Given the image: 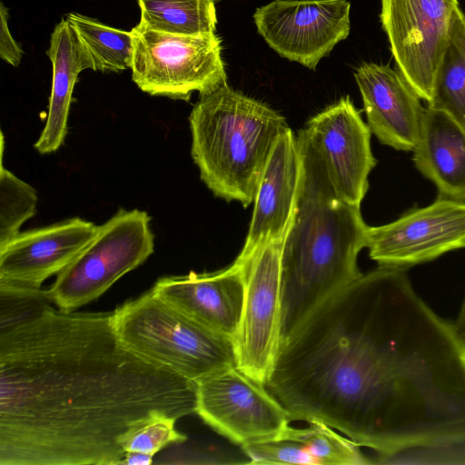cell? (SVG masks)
I'll list each match as a JSON object with an SVG mask.
<instances>
[{"instance_id": "8992f818", "label": "cell", "mask_w": 465, "mask_h": 465, "mask_svg": "<svg viewBox=\"0 0 465 465\" xmlns=\"http://www.w3.org/2000/svg\"><path fill=\"white\" fill-rule=\"evenodd\" d=\"M132 79L144 93L189 101L227 82L222 40L215 34L172 35L137 25L132 30Z\"/></svg>"}, {"instance_id": "ffe728a7", "label": "cell", "mask_w": 465, "mask_h": 465, "mask_svg": "<svg viewBox=\"0 0 465 465\" xmlns=\"http://www.w3.org/2000/svg\"><path fill=\"white\" fill-rule=\"evenodd\" d=\"M218 0H137L139 25L172 35H198L215 33Z\"/></svg>"}, {"instance_id": "d6986e66", "label": "cell", "mask_w": 465, "mask_h": 465, "mask_svg": "<svg viewBox=\"0 0 465 465\" xmlns=\"http://www.w3.org/2000/svg\"><path fill=\"white\" fill-rule=\"evenodd\" d=\"M428 106L446 114L465 133V15L460 7L453 16Z\"/></svg>"}, {"instance_id": "30bf717a", "label": "cell", "mask_w": 465, "mask_h": 465, "mask_svg": "<svg viewBox=\"0 0 465 465\" xmlns=\"http://www.w3.org/2000/svg\"><path fill=\"white\" fill-rule=\"evenodd\" d=\"M350 9L346 0H275L257 8L253 20L279 55L315 70L349 35Z\"/></svg>"}, {"instance_id": "ba28073f", "label": "cell", "mask_w": 465, "mask_h": 465, "mask_svg": "<svg viewBox=\"0 0 465 465\" xmlns=\"http://www.w3.org/2000/svg\"><path fill=\"white\" fill-rule=\"evenodd\" d=\"M380 19L398 71L429 104L458 0H381Z\"/></svg>"}, {"instance_id": "cb8c5ba5", "label": "cell", "mask_w": 465, "mask_h": 465, "mask_svg": "<svg viewBox=\"0 0 465 465\" xmlns=\"http://www.w3.org/2000/svg\"><path fill=\"white\" fill-rule=\"evenodd\" d=\"M251 464H315L303 445L293 440L278 438L242 447Z\"/></svg>"}, {"instance_id": "9a60e30c", "label": "cell", "mask_w": 465, "mask_h": 465, "mask_svg": "<svg viewBox=\"0 0 465 465\" xmlns=\"http://www.w3.org/2000/svg\"><path fill=\"white\" fill-rule=\"evenodd\" d=\"M367 124L377 139L398 151H413L425 108L399 71L366 63L354 72Z\"/></svg>"}, {"instance_id": "2e32d148", "label": "cell", "mask_w": 465, "mask_h": 465, "mask_svg": "<svg viewBox=\"0 0 465 465\" xmlns=\"http://www.w3.org/2000/svg\"><path fill=\"white\" fill-rule=\"evenodd\" d=\"M151 290L192 319L233 340L243 303L242 274L233 262L213 272L163 277Z\"/></svg>"}, {"instance_id": "484cf974", "label": "cell", "mask_w": 465, "mask_h": 465, "mask_svg": "<svg viewBox=\"0 0 465 465\" xmlns=\"http://www.w3.org/2000/svg\"><path fill=\"white\" fill-rule=\"evenodd\" d=\"M372 463L378 464H465V444H445L412 448L391 454L378 453Z\"/></svg>"}, {"instance_id": "9c48e42d", "label": "cell", "mask_w": 465, "mask_h": 465, "mask_svg": "<svg viewBox=\"0 0 465 465\" xmlns=\"http://www.w3.org/2000/svg\"><path fill=\"white\" fill-rule=\"evenodd\" d=\"M196 412L213 430L241 447L277 439L292 421L265 387L236 366L196 382Z\"/></svg>"}, {"instance_id": "44dd1931", "label": "cell", "mask_w": 465, "mask_h": 465, "mask_svg": "<svg viewBox=\"0 0 465 465\" xmlns=\"http://www.w3.org/2000/svg\"><path fill=\"white\" fill-rule=\"evenodd\" d=\"M65 19L88 53L93 70L118 73L131 68L134 54L132 31L114 28L77 13L67 14Z\"/></svg>"}, {"instance_id": "603a6c76", "label": "cell", "mask_w": 465, "mask_h": 465, "mask_svg": "<svg viewBox=\"0 0 465 465\" xmlns=\"http://www.w3.org/2000/svg\"><path fill=\"white\" fill-rule=\"evenodd\" d=\"M37 194L1 161L0 169V245L20 232L21 226L35 214Z\"/></svg>"}, {"instance_id": "7a4b0ae2", "label": "cell", "mask_w": 465, "mask_h": 465, "mask_svg": "<svg viewBox=\"0 0 465 465\" xmlns=\"http://www.w3.org/2000/svg\"><path fill=\"white\" fill-rule=\"evenodd\" d=\"M302 172L282 249V338L316 305L362 273L357 264L369 225L360 207L334 192L324 167L297 134Z\"/></svg>"}, {"instance_id": "83f0119b", "label": "cell", "mask_w": 465, "mask_h": 465, "mask_svg": "<svg viewBox=\"0 0 465 465\" xmlns=\"http://www.w3.org/2000/svg\"><path fill=\"white\" fill-rule=\"evenodd\" d=\"M153 463V456L136 452L127 451L121 461L123 465H148Z\"/></svg>"}, {"instance_id": "e0dca14e", "label": "cell", "mask_w": 465, "mask_h": 465, "mask_svg": "<svg viewBox=\"0 0 465 465\" xmlns=\"http://www.w3.org/2000/svg\"><path fill=\"white\" fill-rule=\"evenodd\" d=\"M415 168L437 188L438 197L465 203V133L446 114L427 106Z\"/></svg>"}, {"instance_id": "ac0fdd59", "label": "cell", "mask_w": 465, "mask_h": 465, "mask_svg": "<svg viewBox=\"0 0 465 465\" xmlns=\"http://www.w3.org/2000/svg\"><path fill=\"white\" fill-rule=\"evenodd\" d=\"M53 68L52 87L45 124L35 148L51 153L64 143L72 96L79 74L93 70L91 58L75 31L64 18L54 28L46 51Z\"/></svg>"}, {"instance_id": "3957f363", "label": "cell", "mask_w": 465, "mask_h": 465, "mask_svg": "<svg viewBox=\"0 0 465 465\" xmlns=\"http://www.w3.org/2000/svg\"><path fill=\"white\" fill-rule=\"evenodd\" d=\"M189 125L202 181L215 196L248 207L278 137L289 127L286 119L225 82L200 94Z\"/></svg>"}, {"instance_id": "f546056e", "label": "cell", "mask_w": 465, "mask_h": 465, "mask_svg": "<svg viewBox=\"0 0 465 465\" xmlns=\"http://www.w3.org/2000/svg\"><path fill=\"white\" fill-rule=\"evenodd\" d=\"M219 1V0H218Z\"/></svg>"}, {"instance_id": "6da1fadb", "label": "cell", "mask_w": 465, "mask_h": 465, "mask_svg": "<svg viewBox=\"0 0 465 465\" xmlns=\"http://www.w3.org/2000/svg\"><path fill=\"white\" fill-rule=\"evenodd\" d=\"M51 303L0 323V465L121 464L143 425L196 412V383L126 348L113 312Z\"/></svg>"}, {"instance_id": "7402d4cb", "label": "cell", "mask_w": 465, "mask_h": 465, "mask_svg": "<svg viewBox=\"0 0 465 465\" xmlns=\"http://www.w3.org/2000/svg\"><path fill=\"white\" fill-rule=\"evenodd\" d=\"M278 438L301 442L316 465L371 464V460L361 451L358 444L322 422H309V426L304 429L289 425Z\"/></svg>"}, {"instance_id": "8fae6325", "label": "cell", "mask_w": 465, "mask_h": 465, "mask_svg": "<svg viewBox=\"0 0 465 465\" xmlns=\"http://www.w3.org/2000/svg\"><path fill=\"white\" fill-rule=\"evenodd\" d=\"M321 160L336 194L361 207L375 167L371 130L350 96L312 116L299 131Z\"/></svg>"}, {"instance_id": "d4e9b609", "label": "cell", "mask_w": 465, "mask_h": 465, "mask_svg": "<svg viewBox=\"0 0 465 465\" xmlns=\"http://www.w3.org/2000/svg\"><path fill=\"white\" fill-rule=\"evenodd\" d=\"M176 420L160 417L152 420L135 430L124 442V449L154 456L171 443H182L187 437L175 429Z\"/></svg>"}, {"instance_id": "5bb4252c", "label": "cell", "mask_w": 465, "mask_h": 465, "mask_svg": "<svg viewBox=\"0 0 465 465\" xmlns=\"http://www.w3.org/2000/svg\"><path fill=\"white\" fill-rule=\"evenodd\" d=\"M302 172L297 135L288 127L278 137L262 175L248 233L236 259L252 256L284 239L296 210Z\"/></svg>"}, {"instance_id": "f1b7e54d", "label": "cell", "mask_w": 465, "mask_h": 465, "mask_svg": "<svg viewBox=\"0 0 465 465\" xmlns=\"http://www.w3.org/2000/svg\"><path fill=\"white\" fill-rule=\"evenodd\" d=\"M452 324L457 335L465 343V298L461 304L460 313L455 322Z\"/></svg>"}, {"instance_id": "7c38bea8", "label": "cell", "mask_w": 465, "mask_h": 465, "mask_svg": "<svg viewBox=\"0 0 465 465\" xmlns=\"http://www.w3.org/2000/svg\"><path fill=\"white\" fill-rule=\"evenodd\" d=\"M369 256L379 265L407 269L465 247V203L437 199L381 226H369Z\"/></svg>"}, {"instance_id": "52a82bcc", "label": "cell", "mask_w": 465, "mask_h": 465, "mask_svg": "<svg viewBox=\"0 0 465 465\" xmlns=\"http://www.w3.org/2000/svg\"><path fill=\"white\" fill-rule=\"evenodd\" d=\"M282 242L272 241L249 258L233 262L243 280L242 310L232 340L236 367L263 386L282 340Z\"/></svg>"}, {"instance_id": "277c9868", "label": "cell", "mask_w": 465, "mask_h": 465, "mask_svg": "<svg viewBox=\"0 0 465 465\" xmlns=\"http://www.w3.org/2000/svg\"><path fill=\"white\" fill-rule=\"evenodd\" d=\"M114 331L131 351L194 382L236 366L232 341L150 290L113 312Z\"/></svg>"}, {"instance_id": "5b68a950", "label": "cell", "mask_w": 465, "mask_h": 465, "mask_svg": "<svg viewBox=\"0 0 465 465\" xmlns=\"http://www.w3.org/2000/svg\"><path fill=\"white\" fill-rule=\"evenodd\" d=\"M151 218L138 209L119 211L98 226L93 240L46 289L58 309L74 310L96 300L154 250Z\"/></svg>"}, {"instance_id": "4316f807", "label": "cell", "mask_w": 465, "mask_h": 465, "mask_svg": "<svg viewBox=\"0 0 465 465\" xmlns=\"http://www.w3.org/2000/svg\"><path fill=\"white\" fill-rule=\"evenodd\" d=\"M0 57L13 66H18L23 57V49L9 30L8 10L3 3L0 4Z\"/></svg>"}, {"instance_id": "4fadbf2b", "label": "cell", "mask_w": 465, "mask_h": 465, "mask_svg": "<svg viewBox=\"0 0 465 465\" xmlns=\"http://www.w3.org/2000/svg\"><path fill=\"white\" fill-rule=\"evenodd\" d=\"M98 225L79 217L20 232L0 245V281L41 288L93 240Z\"/></svg>"}]
</instances>
